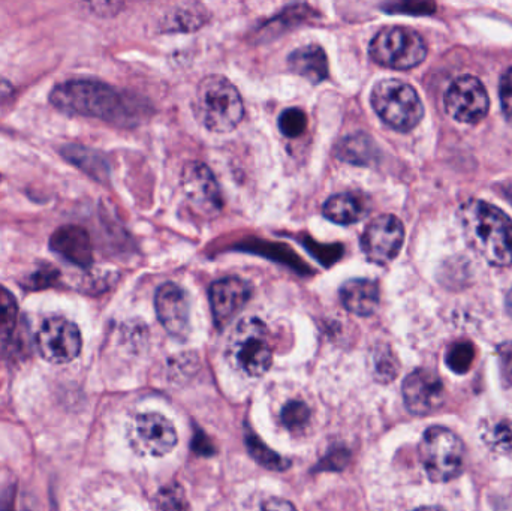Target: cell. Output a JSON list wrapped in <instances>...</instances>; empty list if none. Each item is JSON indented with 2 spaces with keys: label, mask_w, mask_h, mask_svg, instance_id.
Masks as SVG:
<instances>
[{
  "label": "cell",
  "mask_w": 512,
  "mask_h": 511,
  "mask_svg": "<svg viewBox=\"0 0 512 511\" xmlns=\"http://www.w3.org/2000/svg\"><path fill=\"white\" fill-rule=\"evenodd\" d=\"M155 306L159 321L171 336L188 338L191 333V303L179 285H162L156 293Z\"/></svg>",
  "instance_id": "5bb4252c"
},
{
  "label": "cell",
  "mask_w": 512,
  "mask_h": 511,
  "mask_svg": "<svg viewBox=\"0 0 512 511\" xmlns=\"http://www.w3.org/2000/svg\"><path fill=\"white\" fill-rule=\"evenodd\" d=\"M501 102L505 116L512 123V68L505 72L501 80Z\"/></svg>",
  "instance_id": "1f68e13d"
},
{
  "label": "cell",
  "mask_w": 512,
  "mask_h": 511,
  "mask_svg": "<svg viewBox=\"0 0 512 511\" xmlns=\"http://www.w3.org/2000/svg\"><path fill=\"white\" fill-rule=\"evenodd\" d=\"M129 441L140 455L159 458L177 446V432L161 414H140L129 426Z\"/></svg>",
  "instance_id": "9c48e42d"
},
{
  "label": "cell",
  "mask_w": 512,
  "mask_h": 511,
  "mask_svg": "<svg viewBox=\"0 0 512 511\" xmlns=\"http://www.w3.org/2000/svg\"><path fill=\"white\" fill-rule=\"evenodd\" d=\"M370 99L376 114L396 131H411L423 119V102L417 90L403 81L394 78L379 81Z\"/></svg>",
  "instance_id": "277c9868"
},
{
  "label": "cell",
  "mask_w": 512,
  "mask_h": 511,
  "mask_svg": "<svg viewBox=\"0 0 512 511\" xmlns=\"http://www.w3.org/2000/svg\"><path fill=\"white\" fill-rule=\"evenodd\" d=\"M231 362L249 377H262L273 363L268 330L258 318L240 321L230 339Z\"/></svg>",
  "instance_id": "8992f818"
},
{
  "label": "cell",
  "mask_w": 512,
  "mask_h": 511,
  "mask_svg": "<svg viewBox=\"0 0 512 511\" xmlns=\"http://www.w3.org/2000/svg\"><path fill=\"white\" fill-rule=\"evenodd\" d=\"M466 242L492 266L512 264V221L507 213L483 200H469L459 209Z\"/></svg>",
  "instance_id": "6da1fadb"
},
{
  "label": "cell",
  "mask_w": 512,
  "mask_h": 511,
  "mask_svg": "<svg viewBox=\"0 0 512 511\" xmlns=\"http://www.w3.org/2000/svg\"><path fill=\"white\" fill-rule=\"evenodd\" d=\"M366 201L360 195L337 194L325 201L324 216L334 224L351 225L361 221L366 216Z\"/></svg>",
  "instance_id": "d6986e66"
},
{
  "label": "cell",
  "mask_w": 512,
  "mask_h": 511,
  "mask_svg": "<svg viewBox=\"0 0 512 511\" xmlns=\"http://www.w3.org/2000/svg\"><path fill=\"white\" fill-rule=\"evenodd\" d=\"M279 128L288 138H297L304 134L307 128V117L300 108H288L279 119Z\"/></svg>",
  "instance_id": "83f0119b"
},
{
  "label": "cell",
  "mask_w": 512,
  "mask_h": 511,
  "mask_svg": "<svg viewBox=\"0 0 512 511\" xmlns=\"http://www.w3.org/2000/svg\"><path fill=\"white\" fill-rule=\"evenodd\" d=\"M246 446H248L249 453L252 458L255 459L259 464L264 465L268 470L282 471L289 467V462L283 459L282 456L277 455L273 450L268 449L258 437L249 435L246 438Z\"/></svg>",
  "instance_id": "cb8c5ba5"
},
{
  "label": "cell",
  "mask_w": 512,
  "mask_h": 511,
  "mask_svg": "<svg viewBox=\"0 0 512 511\" xmlns=\"http://www.w3.org/2000/svg\"><path fill=\"white\" fill-rule=\"evenodd\" d=\"M414 511H445V510L439 509V507H420V509H417Z\"/></svg>",
  "instance_id": "d590c367"
},
{
  "label": "cell",
  "mask_w": 512,
  "mask_h": 511,
  "mask_svg": "<svg viewBox=\"0 0 512 511\" xmlns=\"http://www.w3.org/2000/svg\"><path fill=\"white\" fill-rule=\"evenodd\" d=\"M340 300L352 314L369 317L379 306L378 285L369 279H352L340 288Z\"/></svg>",
  "instance_id": "e0dca14e"
},
{
  "label": "cell",
  "mask_w": 512,
  "mask_h": 511,
  "mask_svg": "<svg viewBox=\"0 0 512 511\" xmlns=\"http://www.w3.org/2000/svg\"><path fill=\"white\" fill-rule=\"evenodd\" d=\"M62 155L68 159L71 164L75 167L83 170L84 173L89 174L93 179L105 180L108 177V165L105 164L104 158L93 150L87 149V147L75 146V144H69V146L63 147Z\"/></svg>",
  "instance_id": "ffe728a7"
},
{
  "label": "cell",
  "mask_w": 512,
  "mask_h": 511,
  "mask_svg": "<svg viewBox=\"0 0 512 511\" xmlns=\"http://www.w3.org/2000/svg\"><path fill=\"white\" fill-rule=\"evenodd\" d=\"M475 360V347L472 342L459 341L448 348L445 362L448 368L456 374L463 375L471 369Z\"/></svg>",
  "instance_id": "603a6c76"
},
{
  "label": "cell",
  "mask_w": 512,
  "mask_h": 511,
  "mask_svg": "<svg viewBox=\"0 0 512 511\" xmlns=\"http://www.w3.org/2000/svg\"><path fill=\"white\" fill-rule=\"evenodd\" d=\"M370 56L379 65L391 69H411L427 56V45L408 27H385L370 42Z\"/></svg>",
  "instance_id": "52a82bcc"
},
{
  "label": "cell",
  "mask_w": 512,
  "mask_h": 511,
  "mask_svg": "<svg viewBox=\"0 0 512 511\" xmlns=\"http://www.w3.org/2000/svg\"><path fill=\"white\" fill-rule=\"evenodd\" d=\"M484 441L499 455H512V419H502L487 426Z\"/></svg>",
  "instance_id": "7402d4cb"
},
{
  "label": "cell",
  "mask_w": 512,
  "mask_h": 511,
  "mask_svg": "<svg viewBox=\"0 0 512 511\" xmlns=\"http://www.w3.org/2000/svg\"><path fill=\"white\" fill-rule=\"evenodd\" d=\"M51 251L74 264L86 269L93 263V246L89 233L77 225H66L54 231L50 239Z\"/></svg>",
  "instance_id": "2e32d148"
},
{
  "label": "cell",
  "mask_w": 512,
  "mask_h": 511,
  "mask_svg": "<svg viewBox=\"0 0 512 511\" xmlns=\"http://www.w3.org/2000/svg\"><path fill=\"white\" fill-rule=\"evenodd\" d=\"M375 156V143L367 135H352L339 144V158L349 164L369 165L375 161Z\"/></svg>",
  "instance_id": "44dd1931"
},
{
  "label": "cell",
  "mask_w": 512,
  "mask_h": 511,
  "mask_svg": "<svg viewBox=\"0 0 512 511\" xmlns=\"http://www.w3.org/2000/svg\"><path fill=\"white\" fill-rule=\"evenodd\" d=\"M466 450L462 440L450 429H427L420 444V459L433 483L457 479L465 468Z\"/></svg>",
  "instance_id": "5b68a950"
},
{
  "label": "cell",
  "mask_w": 512,
  "mask_h": 511,
  "mask_svg": "<svg viewBox=\"0 0 512 511\" xmlns=\"http://www.w3.org/2000/svg\"><path fill=\"white\" fill-rule=\"evenodd\" d=\"M156 506L159 511H191L185 491L177 483L165 486L162 491H159Z\"/></svg>",
  "instance_id": "d4e9b609"
},
{
  "label": "cell",
  "mask_w": 512,
  "mask_h": 511,
  "mask_svg": "<svg viewBox=\"0 0 512 511\" xmlns=\"http://www.w3.org/2000/svg\"><path fill=\"white\" fill-rule=\"evenodd\" d=\"M210 305L216 326L225 327L252 296V287L240 278H225L215 282L209 291Z\"/></svg>",
  "instance_id": "9a60e30c"
},
{
  "label": "cell",
  "mask_w": 512,
  "mask_h": 511,
  "mask_svg": "<svg viewBox=\"0 0 512 511\" xmlns=\"http://www.w3.org/2000/svg\"><path fill=\"white\" fill-rule=\"evenodd\" d=\"M50 101L60 111L78 116L119 120L125 114L122 95L101 81L71 80L57 84Z\"/></svg>",
  "instance_id": "7a4b0ae2"
},
{
  "label": "cell",
  "mask_w": 512,
  "mask_h": 511,
  "mask_svg": "<svg viewBox=\"0 0 512 511\" xmlns=\"http://www.w3.org/2000/svg\"><path fill=\"white\" fill-rule=\"evenodd\" d=\"M194 113L209 131L227 134L242 122L245 105L230 80L222 75H209L198 84Z\"/></svg>",
  "instance_id": "3957f363"
},
{
  "label": "cell",
  "mask_w": 512,
  "mask_h": 511,
  "mask_svg": "<svg viewBox=\"0 0 512 511\" xmlns=\"http://www.w3.org/2000/svg\"><path fill=\"white\" fill-rule=\"evenodd\" d=\"M405 240V228L393 215H382L370 222L361 237V248L367 260L384 266L399 255Z\"/></svg>",
  "instance_id": "7c38bea8"
},
{
  "label": "cell",
  "mask_w": 512,
  "mask_h": 511,
  "mask_svg": "<svg viewBox=\"0 0 512 511\" xmlns=\"http://www.w3.org/2000/svg\"><path fill=\"white\" fill-rule=\"evenodd\" d=\"M81 333L72 321L62 317L48 318L44 321L38 336L36 347L47 362L62 365L77 359L81 351Z\"/></svg>",
  "instance_id": "ba28073f"
},
{
  "label": "cell",
  "mask_w": 512,
  "mask_h": 511,
  "mask_svg": "<svg viewBox=\"0 0 512 511\" xmlns=\"http://www.w3.org/2000/svg\"><path fill=\"white\" fill-rule=\"evenodd\" d=\"M289 68L295 74L309 80L310 83H321L328 77L327 56H325V51L315 44L295 50L289 56Z\"/></svg>",
  "instance_id": "ac0fdd59"
},
{
  "label": "cell",
  "mask_w": 512,
  "mask_h": 511,
  "mask_svg": "<svg viewBox=\"0 0 512 511\" xmlns=\"http://www.w3.org/2000/svg\"><path fill=\"white\" fill-rule=\"evenodd\" d=\"M18 305L14 294L0 287V335L12 333L17 324Z\"/></svg>",
  "instance_id": "4316f807"
},
{
  "label": "cell",
  "mask_w": 512,
  "mask_h": 511,
  "mask_svg": "<svg viewBox=\"0 0 512 511\" xmlns=\"http://www.w3.org/2000/svg\"><path fill=\"white\" fill-rule=\"evenodd\" d=\"M507 311L508 314H510V317L512 318V290L510 291V293H508L507 296Z\"/></svg>",
  "instance_id": "e575fe53"
},
{
  "label": "cell",
  "mask_w": 512,
  "mask_h": 511,
  "mask_svg": "<svg viewBox=\"0 0 512 511\" xmlns=\"http://www.w3.org/2000/svg\"><path fill=\"white\" fill-rule=\"evenodd\" d=\"M444 384L435 372L418 369L403 383V399L409 413L429 416L444 404Z\"/></svg>",
  "instance_id": "4fadbf2b"
},
{
  "label": "cell",
  "mask_w": 512,
  "mask_h": 511,
  "mask_svg": "<svg viewBox=\"0 0 512 511\" xmlns=\"http://www.w3.org/2000/svg\"><path fill=\"white\" fill-rule=\"evenodd\" d=\"M310 414L312 413L304 402L294 401L285 405L282 414H280V420L289 431H301L309 425Z\"/></svg>",
  "instance_id": "484cf974"
},
{
  "label": "cell",
  "mask_w": 512,
  "mask_h": 511,
  "mask_svg": "<svg viewBox=\"0 0 512 511\" xmlns=\"http://www.w3.org/2000/svg\"><path fill=\"white\" fill-rule=\"evenodd\" d=\"M261 511H297V510H295V507L292 506L291 503H288V501L277 500V498H274V500H270V501H267V503H264V506H262Z\"/></svg>",
  "instance_id": "d6a6232c"
},
{
  "label": "cell",
  "mask_w": 512,
  "mask_h": 511,
  "mask_svg": "<svg viewBox=\"0 0 512 511\" xmlns=\"http://www.w3.org/2000/svg\"><path fill=\"white\" fill-rule=\"evenodd\" d=\"M399 375V363L388 348L378 351L375 356V377L382 383H390Z\"/></svg>",
  "instance_id": "f1b7e54d"
},
{
  "label": "cell",
  "mask_w": 512,
  "mask_h": 511,
  "mask_svg": "<svg viewBox=\"0 0 512 511\" xmlns=\"http://www.w3.org/2000/svg\"><path fill=\"white\" fill-rule=\"evenodd\" d=\"M499 366H501V380L504 387H512V342L502 344L498 348Z\"/></svg>",
  "instance_id": "4dcf8cb0"
},
{
  "label": "cell",
  "mask_w": 512,
  "mask_h": 511,
  "mask_svg": "<svg viewBox=\"0 0 512 511\" xmlns=\"http://www.w3.org/2000/svg\"><path fill=\"white\" fill-rule=\"evenodd\" d=\"M508 197H510V198H511V201H512V186H511L510 191H508Z\"/></svg>",
  "instance_id": "8d00e7d4"
},
{
  "label": "cell",
  "mask_w": 512,
  "mask_h": 511,
  "mask_svg": "<svg viewBox=\"0 0 512 511\" xmlns=\"http://www.w3.org/2000/svg\"><path fill=\"white\" fill-rule=\"evenodd\" d=\"M60 273L59 270L54 269L51 266H44L41 269L36 270L35 273L27 278V281L24 282V287L27 290H45V288L51 287L54 285V282L59 279Z\"/></svg>",
  "instance_id": "f546056e"
},
{
  "label": "cell",
  "mask_w": 512,
  "mask_h": 511,
  "mask_svg": "<svg viewBox=\"0 0 512 511\" xmlns=\"http://www.w3.org/2000/svg\"><path fill=\"white\" fill-rule=\"evenodd\" d=\"M182 189L195 213L213 218L222 209L221 189L210 168L200 162H191L183 168Z\"/></svg>",
  "instance_id": "8fae6325"
},
{
  "label": "cell",
  "mask_w": 512,
  "mask_h": 511,
  "mask_svg": "<svg viewBox=\"0 0 512 511\" xmlns=\"http://www.w3.org/2000/svg\"><path fill=\"white\" fill-rule=\"evenodd\" d=\"M11 93V83H8V81L5 80H0V99L8 98V96L11 95Z\"/></svg>",
  "instance_id": "836d02e7"
},
{
  "label": "cell",
  "mask_w": 512,
  "mask_h": 511,
  "mask_svg": "<svg viewBox=\"0 0 512 511\" xmlns=\"http://www.w3.org/2000/svg\"><path fill=\"white\" fill-rule=\"evenodd\" d=\"M445 108L457 122H481L489 113V95L478 78L463 75L457 78L445 93Z\"/></svg>",
  "instance_id": "30bf717a"
}]
</instances>
